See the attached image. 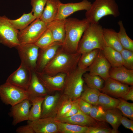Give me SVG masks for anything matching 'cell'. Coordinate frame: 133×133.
<instances>
[{"mask_svg": "<svg viewBox=\"0 0 133 133\" xmlns=\"http://www.w3.org/2000/svg\"><path fill=\"white\" fill-rule=\"evenodd\" d=\"M61 47L40 72L52 76L61 73L67 74L77 67L81 54L78 52H68Z\"/></svg>", "mask_w": 133, "mask_h": 133, "instance_id": "1", "label": "cell"}, {"mask_svg": "<svg viewBox=\"0 0 133 133\" xmlns=\"http://www.w3.org/2000/svg\"><path fill=\"white\" fill-rule=\"evenodd\" d=\"M66 36L61 48L71 53L77 52L79 43L90 22L85 18L82 20L73 18L65 19Z\"/></svg>", "mask_w": 133, "mask_h": 133, "instance_id": "2", "label": "cell"}, {"mask_svg": "<svg viewBox=\"0 0 133 133\" xmlns=\"http://www.w3.org/2000/svg\"><path fill=\"white\" fill-rule=\"evenodd\" d=\"M103 29L99 23H90L80 40L77 52L82 54L95 49L103 50L106 45Z\"/></svg>", "mask_w": 133, "mask_h": 133, "instance_id": "3", "label": "cell"}, {"mask_svg": "<svg viewBox=\"0 0 133 133\" xmlns=\"http://www.w3.org/2000/svg\"><path fill=\"white\" fill-rule=\"evenodd\" d=\"M120 15L118 6L115 0H95L85 13L90 23H98L102 18L111 15L117 17Z\"/></svg>", "mask_w": 133, "mask_h": 133, "instance_id": "4", "label": "cell"}, {"mask_svg": "<svg viewBox=\"0 0 133 133\" xmlns=\"http://www.w3.org/2000/svg\"><path fill=\"white\" fill-rule=\"evenodd\" d=\"M88 71V68H81L77 66L66 74L63 94L68 99L75 100L79 98L83 90V74Z\"/></svg>", "mask_w": 133, "mask_h": 133, "instance_id": "5", "label": "cell"}, {"mask_svg": "<svg viewBox=\"0 0 133 133\" xmlns=\"http://www.w3.org/2000/svg\"><path fill=\"white\" fill-rule=\"evenodd\" d=\"M0 98L5 104L12 106L28 99V96L26 90L5 82L0 85Z\"/></svg>", "mask_w": 133, "mask_h": 133, "instance_id": "6", "label": "cell"}, {"mask_svg": "<svg viewBox=\"0 0 133 133\" xmlns=\"http://www.w3.org/2000/svg\"><path fill=\"white\" fill-rule=\"evenodd\" d=\"M47 24L36 19L24 29L19 31L18 39L20 45L34 43L47 29Z\"/></svg>", "mask_w": 133, "mask_h": 133, "instance_id": "7", "label": "cell"}, {"mask_svg": "<svg viewBox=\"0 0 133 133\" xmlns=\"http://www.w3.org/2000/svg\"><path fill=\"white\" fill-rule=\"evenodd\" d=\"M9 20L5 16H0V42L10 48L16 47L20 45L19 31L12 26Z\"/></svg>", "mask_w": 133, "mask_h": 133, "instance_id": "8", "label": "cell"}, {"mask_svg": "<svg viewBox=\"0 0 133 133\" xmlns=\"http://www.w3.org/2000/svg\"><path fill=\"white\" fill-rule=\"evenodd\" d=\"M21 60V63L35 71L39 54V48L35 43L20 45L15 47Z\"/></svg>", "mask_w": 133, "mask_h": 133, "instance_id": "9", "label": "cell"}, {"mask_svg": "<svg viewBox=\"0 0 133 133\" xmlns=\"http://www.w3.org/2000/svg\"><path fill=\"white\" fill-rule=\"evenodd\" d=\"M67 98L63 93H59L46 96L42 104L40 118H55L61 105Z\"/></svg>", "mask_w": 133, "mask_h": 133, "instance_id": "10", "label": "cell"}, {"mask_svg": "<svg viewBox=\"0 0 133 133\" xmlns=\"http://www.w3.org/2000/svg\"><path fill=\"white\" fill-rule=\"evenodd\" d=\"M35 72L40 81L49 93L57 91H63L66 74L61 73L52 76L42 72Z\"/></svg>", "mask_w": 133, "mask_h": 133, "instance_id": "11", "label": "cell"}, {"mask_svg": "<svg viewBox=\"0 0 133 133\" xmlns=\"http://www.w3.org/2000/svg\"><path fill=\"white\" fill-rule=\"evenodd\" d=\"M32 72L21 63L17 69L8 77L6 82L27 90L31 81Z\"/></svg>", "mask_w": 133, "mask_h": 133, "instance_id": "12", "label": "cell"}, {"mask_svg": "<svg viewBox=\"0 0 133 133\" xmlns=\"http://www.w3.org/2000/svg\"><path fill=\"white\" fill-rule=\"evenodd\" d=\"M92 3L88 0H83L77 3H63L60 0L58 2V14L56 19L64 20L76 12L88 10Z\"/></svg>", "mask_w": 133, "mask_h": 133, "instance_id": "13", "label": "cell"}, {"mask_svg": "<svg viewBox=\"0 0 133 133\" xmlns=\"http://www.w3.org/2000/svg\"><path fill=\"white\" fill-rule=\"evenodd\" d=\"M111 66L100 50L96 57L88 67L89 73L98 75L104 81L109 77V71Z\"/></svg>", "mask_w": 133, "mask_h": 133, "instance_id": "14", "label": "cell"}, {"mask_svg": "<svg viewBox=\"0 0 133 133\" xmlns=\"http://www.w3.org/2000/svg\"><path fill=\"white\" fill-rule=\"evenodd\" d=\"M32 106L30 101L26 99L12 106L9 115L13 118V125L15 126L22 122L29 120L30 108Z\"/></svg>", "mask_w": 133, "mask_h": 133, "instance_id": "15", "label": "cell"}, {"mask_svg": "<svg viewBox=\"0 0 133 133\" xmlns=\"http://www.w3.org/2000/svg\"><path fill=\"white\" fill-rule=\"evenodd\" d=\"M100 91L102 93L120 98H122L129 90V85L122 83L109 77Z\"/></svg>", "mask_w": 133, "mask_h": 133, "instance_id": "16", "label": "cell"}, {"mask_svg": "<svg viewBox=\"0 0 133 133\" xmlns=\"http://www.w3.org/2000/svg\"><path fill=\"white\" fill-rule=\"evenodd\" d=\"M62 45L61 43L55 42L49 46L39 49L35 71L42 72L48 63L54 57L57 50Z\"/></svg>", "mask_w": 133, "mask_h": 133, "instance_id": "17", "label": "cell"}, {"mask_svg": "<svg viewBox=\"0 0 133 133\" xmlns=\"http://www.w3.org/2000/svg\"><path fill=\"white\" fill-rule=\"evenodd\" d=\"M28 124L31 126L35 133H58V126L53 118H40L32 121L28 120Z\"/></svg>", "mask_w": 133, "mask_h": 133, "instance_id": "18", "label": "cell"}, {"mask_svg": "<svg viewBox=\"0 0 133 133\" xmlns=\"http://www.w3.org/2000/svg\"><path fill=\"white\" fill-rule=\"evenodd\" d=\"M55 119L62 122L87 127L92 126L97 124L99 122L90 115L83 113L80 109L77 113L72 116Z\"/></svg>", "mask_w": 133, "mask_h": 133, "instance_id": "19", "label": "cell"}, {"mask_svg": "<svg viewBox=\"0 0 133 133\" xmlns=\"http://www.w3.org/2000/svg\"><path fill=\"white\" fill-rule=\"evenodd\" d=\"M31 101L37 97H45L49 93L40 81L35 71H33L31 81L27 90Z\"/></svg>", "mask_w": 133, "mask_h": 133, "instance_id": "20", "label": "cell"}, {"mask_svg": "<svg viewBox=\"0 0 133 133\" xmlns=\"http://www.w3.org/2000/svg\"><path fill=\"white\" fill-rule=\"evenodd\" d=\"M109 76L122 83L133 85V70L128 69L123 66L111 67L109 71Z\"/></svg>", "mask_w": 133, "mask_h": 133, "instance_id": "21", "label": "cell"}, {"mask_svg": "<svg viewBox=\"0 0 133 133\" xmlns=\"http://www.w3.org/2000/svg\"><path fill=\"white\" fill-rule=\"evenodd\" d=\"M47 27L51 32L54 41L62 44L66 36L65 19L55 20L47 24Z\"/></svg>", "mask_w": 133, "mask_h": 133, "instance_id": "22", "label": "cell"}, {"mask_svg": "<svg viewBox=\"0 0 133 133\" xmlns=\"http://www.w3.org/2000/svg\"><path fill=\"white\" fill-rule=\"evenodd\" d=\"M59 0H48L39 18L47 24L56 19L58 9Z\"/></svg>", "mask_w": 133, "mask_h": 133, "instance_id": "23", "label": "cell"}, {"mask_svg": "<svg viewBox=\"0 0 133 133\" xmlns=\"http://www.w3.org/2000/svg\"><path fill=\"white\" fill-rule=\"evenodd\" d=\"M103 34L106 46L120 52L123 48L120 42L117 32L112 29L104 28Z\"/></svg>", "mask_w": 133, "mask_h": 133, "instance_id": "24", "label": "cell"}, {"mask_svg": "<svg viewBox=\"0 0 133 133\" xmlns=\"http://www.w3.org/2000/svg\"><path fill=\"white\" fill-rule=\"evenodd\" d=\"M122 116V113L117 108L106 111L105 121L111 125L114 133H118V129L121 124L120 120Z\"/></svg>", "mask_w": 133, "mask_h": 133, "instance_id": "25", "label": "cell"}, {"mask_svg": "<svg viewBox=\"0 0 133 133\" xmlns=\"http://www.w3.org/2000/svg\"><path fill=\"white\" fill-rule=\"evenodd\" d=\"M102 51L111 67L123 66L122 59L120 52L107 46H106Z\"/></svg>", "mask_w": 133, "mask_h": 133, "instance_id": "26", "label": "cell"}, {"mask_svg": "<svg viewBox=\"0 0 133 133\" xmlns=\"http://www.w3.org/2000/svg\"><path fill=\"white\" fill-rule=\"evenodd\" d=\"M31 11L27 14L24 13L19 18L16 19H9V21L16 29L19 31L22 30L34 20L36 18Z\"/></svg>", "mask_w": 133, "mask_h": 133, "instance_id": "27", "label": "cell"}, {"mask_svg": "<svg viewBox=\"0 0 133 133\" xmlns=\"http://www.w3.org/2000/svg\"><path fill=\"white\" fill-rule=\"evenodd\" d=\"M59 133H86L88 127L56 120Z\"/></svg>", "mask_w": 133, "mask_h": 133, "instance_id": "28", "label": "cell"}, {"mask_svg": "<svg viewBox=\"0 0 133 133\" xmlns=\"http://www.w3.org/2000/svg\"><path fill=\"white\" fill-rule=\"evenodd\" d=\"M100 93L98 89L91 88L84 85L80 98L92 105H98V98Z\"/></svg>", "mask_w": 133, "mask_h": 133, "instance_id": "29", "label": "cell"}, {"mask_svg": "<svg viewBox=\"0 0 133 133\" xmlns=\"http://www.w3.org/2000/svg\"><path fill=\"white\" fill-rule=\"evenodd\" d=\"M118 24L119 27L118 34L122 47L123 49L133 51V40L127 35L122 21H119Z\"/></svg>", "mask_w": 133, "mask_h": 133, "instance_id": "30", "label": "cell"}, {"mask_svg": "<svg viewBox=\"0 0 133 133\" xmlns=\"http://www.w3.org/2000/svg\"><path fill=\"white\" fill-rule=\"evenodd\" d=\"M45 97H37L31 101L32 107L30 110L29 120L34 121L40 118L42 104Z\"/></svg>", "mask_w": 133, "mask_h": 133, "instance_id": "31", "label": "cell"}, {"mask_svg": "<svg viewBox=\"0 0 133 133\" xmlns=\"http://www.w3.org/2000/svg\"><path fill=\"white\" fill-rule=\"evenodd\" d=\"M119 99L112 98L107 94L100 93L98 101V105L101 106L106 111L116 108L119 102Z\"/></svg>", "mask_w": 133, "mask_h": 133, "instance_id": "32", "label": "cell"}, {"mask_svg": "<svg viewBox=\"0 0 133 133\" xmlns=\"http://www.w3.org/2000/svg\"><path fill=\"white\" fill-rule=\"evenodd\" d=\"M100 50L95 49L81 54L78 66L82 69L88 68L93 63Z\"/></svg>", "mask_w": 133, "mask_h": 133, "instance_id": "33", "label": "cell"}, {"mask_svg": "<svg viewBox=\"0 0 133 133\" xmlns=\"http://www.w3.org/2000/svg\"><path fill=\"white\" fill-rule=\"evenodd\" d=\"M83 78L84 82L88 87L98 89L100 91L103 86L105 81L98 76L92 75L86 72L83 74Z\"/></svg>", "mask_w": 133, "mask_h": 133, "instance_id": "34", "label": "cell"}, {"mask_svg": "<svg viewBox=\"0 0 133 133\" xmlns=\"http://www.w3.org/2000/svg\"><path fill=\"white\" fill-rule=\"evenodd\" d=\"M55 42L51 32L47 28L34 43L39 49H41L49 46Z\"/></svg>", "mask_w": 133, "mask_h": 133, "instance_id": "35", "label": "cell"}, {"mask_svg": "<svg viewBox=\"0 0 133 133\" xmlns=\"http://www.w3.org/2000/svg\"><path fill=\"white\" fill-rule=\"evenodd\" d=\"M119 102L116 108L124 116L133 120V103L127 102L123 99H119Z\"/></svg>", "mask_w": 133, "mask_h": 133, "instance_id": "36", "label": "cell"}, {"mask_svg": "<svg viewBox=\"0 0 133 133\" xmlns=\"http://www.w3.org/2000/svg\"><path fill=\"white\" fill-rule=\"evenodd\" d=\"M48 0H31L32 11L36 19L40 18Z\"/></svg>", "mask_w": 133, "mask_h": 133, "instance_id": "37", "label": "cell"}, {"mask_svg": "<svg viewBox=\"0 0 133 133\" xmlns=\"http://www.w3.org/2000/svg\"><path fill=\"white\" fill-rule=\"evenodd\" d=\"M105 121H99L96 125L88 127L86 133H114L112 129L106 125Z\"/></svg>", "mask_w": 133, "mask_h": 133, "instance_id": "38", "label": "cell"}, {"mask_svg": "<svg viewBox=\"0 0 133 133\" xmlns=\"http://www.w3.org/2000/svg\"><path fill=\"white\" fill-rule=\"evenodd\" d=\"M105 112L106 111L100 105H92L89 115L98 121H105Z\"/></svg>", "mask_w": 133, "mask_h": 133, "instance_id": "39", "label": "cell"}, {"mask_svg": "<svg viewBox=\"0 0 133 133\" xmlns=\"http://www.w3.org/2000/svg\"><path fill=\"white\" fill-rule=\"evenodd\" d=\"M120 52L123 66L128 69L133 70V51L123 49Z\"/></svg>", "mask_w": 133, "mask_h": 133, "instance_id": "40", "label": "cell"}, {"mask_svg": "<svg viewBox=\"0 0 133 133\" xmlns=\"http://www.w3.org/2000/svg\"><path fill=\"white\" fill-rule=\"evenodd\" d=\"M75 100L67 98L61 105L54 118L56 119L62 117L70 109Z\"/></svg>", "mask_w": 133, "mask_h": 133, "instance_id": "41", "label": "cell"}, {"mask_svg": "<svg viewBox=\"0 0 133 133\" xmlns=\"http://www.w3.org/2000/svg\"><path fill=\"white\" fill-rule=\"evenodd\" d=\"M78 100L79 109L83 113L89 115L92 105L80 98Z\"/></svg>", "mask_w": 133, "mask_h": 133, "instance_id": "42", "label": "cell"}, {"mask_svg": "<svg viewBox=\"0 0 133 133\" xmlns=\"http://www.w3.org/2000/svg\"><path fill=\"white\" fill-rule=\"evenodd\" d=\"M78 99L75 100L70 109L62 117H70L74 115L77 112L79 109Z\"/></svg>", "mask_w": 133, "mask_h": 133, "instance_id": "43", "label": "cell"}, {"mask_svg": "<svg viewBox=\"0 0 133 133\" xmlns=\"http://www.w3.org/2000/svg\"><path fill=\"white\" fill-rule=\"evenodd\" d=\"M16 132L17 133H35L32 127L28 124L18 127L16 130Z\"/></svg>", "mask_w": 133, "mask_h": 133, "instance_id": "44", "label": "cell"}, {"mask_svg": "<svg viewBox=\"0 0 133 133\" xmlns=\"http://www.w3.org/2000/svg\"><path fill=\"white\" fill-rule=\"evenodd\" d=\"M120 122L125 128L133 132V120H130L125 116H122L120 120Z\"/></svg>", "mask_w": 133, "mask_h": 133, "instance_id": "45", "label": "cell"}, {"mask_svg": "<svg viewBox=\"0 0 133 133\" xmlns=\"http://www.w3.org/2000/svg\"><path fill=\"white\" fill-rule=\"evenodd\" d=\"M126 100H131L133 101V86H132L127 93L122 98Z\"/></svg>", "mask_w": 133, "mask_h": 133, "instance_id": "46", "label": "cell"}]
</instances>
